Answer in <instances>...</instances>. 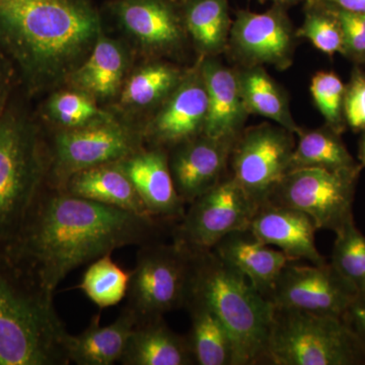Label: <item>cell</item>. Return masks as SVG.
<instances>
[{"instance_id": "cell-41", "label": "cell", "mask_w": 365, "mask_h": 365, "mask_svg": "<svg viewBox=\"0 0 365 365\" xmlns=\"http://www.w3.org/2000/svg\"><path fill=\"white\" fill-rule=\"evenodd\" d=\"M359 143V163L365 168V131L361 132Z\"/></svg>"}, {"instance_id": "cell-36", "label": "cell", "mask_w": 365, "mask_h": 365, "mask_svg": "<svg viewBox=\"0 0 365 365\" xmlns=\"http://www.w3.org/2000/svg\"><path fill=\"white\" fill-rule=\"evenodd\" d=\"M344 117L347 128L355 133L365 131V68L353 66L345 83Z\"/></svg>"}, {"instance_id": "cell-26", "label": "cell", "mask_w": 365, "mask_h": 365, "mask_svg": "<svg viewBox=\"0 0 365 365\" xmlns=\"http://www.w3.org/2000/svg\"><path fill=\"white\" fill-rule=\"evenodd\" d=\"M62 189L95 202L151 217L130 179L118 162L76 173Z\"/></svg>"}, {"instance_id": "cell-28", "label": "cell", "mask_w": 365, "mask_h": 365, "mask_svg": "<svg viewBox=\"0 0 365 365\" xmlns=\"http://www.w3.org/2000/svg\"><path fill=\"white\" fill-rule=\"evenodd\" d=\"M235 68L242 101L249 114L267 118L295 135L299 134L302 127L294 121L290 111L287 91L268 73L265 67Z\"/></svg>"}, {"instance_id": "cell-38", "label": "cell", "mask_w": 365, "mask_h": 365, "mask_svg": "<svg viewBox=\"0 0 365 365\" xmlns=\"http://www.w3.org/2000/svg\"><path fill=\"white\" fill-rule=\"evenodd\" d=\"M343 319L365 345V290L357 292Z\"/></svg>"}, {"instance_id": "cell-11", "label": "cell", "mask_w": 365, "mask_h": 365, "mask_svg": "<svg viewBox=\"0 0 365 365\" xmlns=\"http://www.w3.org/2000/svg\"><path fill=\"white\" fill-rule=\"evenodd\" d=\"M295 134L275 123L248 127L237 136L228 174L256 203L268 202L274 190L289 172Z\"/></svg>"}, {"instance_id": "cell-7", "label": "cell", "mask_w": 365, "mask_h": 365, "mask_svg": "<svg viewBox=\"0 0 365 365\" xmlns=\"http://www.w3.org/2000/svg\"><path fill=\"white\" fill-rule=\"evenodd\" d=\"M101 11L137 61L163 59L189 66L185 61L194 51L182 0H107Z\"/></svg>"}, {"instance_id": "cell-8", "label": "cell", "mask_w": 365, "mask_h": 365, "mask_svg": "<svg viewBox=\"0 0 365 365\" xmlns=\"http://www.w3.org/2000/svg\"><path fill=\"white\" fill-rule=\"evenodd\" d=\"M193 252L182 242L162 240L138 247L126 307L137 322L182 309L188 299Z\"/></svg>"}, {"instance_id": "cell-13", "label": "cell", "mask_w": 365, "mask_h": 365, "mask_svg": "<svg viewBox=\"0 0 365 365\" xmlns=\"http://www.w3.org/2000/svg\"><path fill=\"white\" fill-rule=\"evenodd\" d=\"M287 9L271 4L264 13L249 9L235 13L225 53L234 66H268L284 71L294 64L299 39Z\"/></svg>"}, {"instance_id": "cell-25", "label": "cell", "mask_w": 365, "mask_h": 365, "mask_svg": "<svg viewBox=\"0 0 365 365\" xmlns=\"http://www.w3.org/2000/svg\"><path fill=\"white\" fill-rule=\"evenodd\" d=\"M34 111L47 133L78 130L117 117L83 91L66 86L45 95Z\"/></svg>"}, {"instance_id": "cell-4", "label": "cell", "mask_w": 365, "mask_h": 365, "mask_svg": "<svg viewBox=\"0 0 365 365\" xmlns=\"http://www.w3.org/2000/svg\"><path fill=\"white\" fill-rule=\"evenodd\" d=\"M20 86L0 118V253L20 232L46 186L47 137Z\"/></svg>"}, {"instance_id": "cell-1", "label": "cell", "mask_w": 365, "mask_h": 365, "mask_svg": "<svg viewBox=\"0 0 365 365\" xmlns=\"http://www.w3.org/2000/svg\"><path fill=\"white\" fill-rule=\"evenodd\" d=\"M172 230L148 216L45 186L0 254L54 294L76 269L125 247L160 241Z\"/></svg>"}, {"instance_id": "cell-40", "label": "cell", "mask_w": 365, "mask_h": 365, "mask_svg": "<svg viewBox=\"0 0 365 365\" xmlns=\"http://www.w3.org/2000/svg\"><path fill=\"white\" fill-rule=\"evenodd\" d=\"M260 4H264L266 2H271V4H280L289 9L290 6L299 4L300 2H304V0H258Z\"/></svg>"}, {"instance_id": "cell-16", "label": "cell", "mask_w": 365, "mask_h": 365, "mask_svg": "<svg viewBox=\"0 0 365 365\" xmlns=\"http://www.w3.org/2000/svg\"><path fill=\"white\" fill-rule=\"evenodd\" d=\"M237 138L203 133L168 151L170 174L185 203H191L227 176Z\"/></svg>"}, {"instance_id": "cell-2", "label": "cell", "mask_w": 365, "mask_h": 365, "mask_svg": "<svg viewBox=\"0 0 365 365\" xmlns=\"http://www.w3.org/2000/svg\"><path fill=\"white\" fill-rule=\"evenodd\" d=\"M106 30L93 0H0V51L31 100L66 85Z\"/></svg>"}, {"instance_id": "cell-32", "label": "cell", "mask_w": 365, "mask_h": 365, "mask_svg": "<svg viewBox=\"0 0 365 365\" xmlns=\"http://www.w3.org/2000/svg\"><path fill=\"white\" fill-rule=\"evenodd\" d=\"M299 39L309 41L319 52L332 57L343 54L344 37L338 19L325 2L304 0V21L297 29Z\"/></svg>"}, {"instance_id": "cell-37", "label": "cell", "mask_w": 365, "mask_h": 365, "mask_svg": "<svg viewBox=\"0 0 365 365\" xmlns=\"http://www.w3.org/2000/svg\"><path fill=\"white\" fill-rule=\"evenodd\" d=\"M19 86L18 73L11 59L0 51V118Z\"/></svg>"}, {"instance_id": "cell-14", "label": "cell", "mask_w": 365, "mask_h": 365, "mask_svg": "<svg viewBox=\"0 0 365 365\" xmlns=\"http://www.w3.org/2000/svg\"><path fill=\"white\" fill-rule=\"evenodd\" d=\"M357 292L330 263L302 266L292 262L265 299L275 307L343 319Z\"/></svg>"}, {"instance_id": "cell-21", "label": "cell", "mask_w": 365, "mask_h": 365, "mask_svg": "<svg viewBox=\"0 0 365 365\" xmlns=\"http://www.w3.org/2000/svg\"><path fill=\"white\" fill-rule=\"evenodd\" d=\"M208 109L204 134L215 138L237 137L250 114L240 91L237 68L220 57L201 58Z\"/></svg>"}, {"instance_id": "cell-5", "label": "cell", "mask_w": 365, "mask_h": 365, "mask_svg": "<svg viewBox=\"0 0 365 365\" xmlns=\"http://www.w3.org/2000/svg\"><path fill=\"white\" fill-rule=\"evenodd\" d=\"M192 252L188 297L205 302L227 327L234 342L235 365L264 364L272 304L212 250Z\"/></svg>"}, {"instance_id": "cell-24", "label": "cell", "mask_w": 365, "mask_h": 365, "mask_svg": "<svg viewBox=\"0 0 365 365\" xmlns=\"http://www.w3.org/2000/svg\"><path fill=\"white\" fill-rule=\"evenodd\" d=\"M100 321L101 314H96L83 332L69 335L67 352L71 364L113 365L120 362L136 325V316L124 307L109 325L102 326Z\"/></svg>"}, {"instance_id": "cell-6", "label": "cell", "mask_w": 365, "mask_h": 365, "mask_svg": "<svg viewBox=\"0 0 365 365\" xmlns=\"http://www.w3.org/2000/svg\"><path fill=\"white\" fill-rule=\"evenodd\" d=\"M268 365H365V345L342 318L273 307Z\"/></svg>"}, {"instance_id": "cell-10", "label": "cell", "mask_w": 365, "mask_h": 365, "mask_svg": "<svg viewBox=\"0 0 365 365\" xmlns=\"http://www.w3.org/2000/svg\"><path fill=\"white\" fill-rule=\"evenodd\" d=\"M361 170H292L274 190L267 203L297 209L309 215L318 230L337 232L353 220V200Z\"/></svg>"}, {"instance_id": "cell-12", "label": "cell", "mask_w": 365, "mask_h": 365, "mask_svg": "<svg viewBox=\"0 0 365 365\" xmlns=\"http://www.w3.org/2000/svg\"><path fill=\"white\" fill-rule=\"evenodd\" d=\"M258 206L227 174L189 204L172 237L193 251H210L223 237L249 230Z\"/></svg>"}, {"instance_id": "cell-22", "label": "cell", "mask_w": 365, "mask_h": 365, "mask_svg": "<svg viewBox=\"0 0 365 365\" xmlns=\"http://www.w3.org/2000/svg\"><path fill=\"white\" fill-rule=\"evenodd\" d=\"M212 251L246 276L264 297L270 292L285 266L297 262L282 251L270 248L259 241L250 230L227 235Z\"/></svg>"}, {"instance_id": "cell-30", "label": "cell", "mask_w": 365, "mask_h": 365, "mask_svg": "<svg viewBox=\"0 0 365 365\" xmlns=\"http://www.w3.org/2000/svg\"><path fill=\"white\" fill-rule=\"evenodd\" d=\"M297 135L299 140L290 158L289 172L307 168L333 170L364 169L346 148L342 135L326 124L317 129L302 128Z\"/></svg>"}, {"instance_id": "cell-9", "label": "cell", "mask_w": 365, "mask_h": 365, "mask_svg": "<svg viewBox=\"0 0 365 365\" xmlns=\"http://www.w3.org/2000/svg\"><path fill=\"white\" fill-rule=\"evenodd\" d=\"M45 133L49 155L46 186L54 189L63 188L76 173L119 162L145 146L140 127L119 117L78 130Z\"/></svg>"}, {"instance_id": "cell-20", "label": "cell", "mask_w": 365, "mask_h": 365, "mask_svg": "<svg viewBox=\"0 0 365 365\" xmlns=\"http://www.w3.org/2000/svg\"><path fill=\"white\" fill-rule=\"evenodd\" d=\"M257 240L280 249L290 258L304 259L314 265L326 264L316 246V225L297 209L267 203L257 209L249 228Z\"/></svg>"}, {"instance_id": "cell-18", "label": "cell", "mask_w": 365, "mask_h": 365, "mask_svg": "<svg viewBox=\"0 0 365 365\" xmlns=\"http://www.w3.org/2000/svg\"><path fill=\"white\" fill-rule=\"evenodd\" d=\"M189 66L170 60H138L108 109L120 119L140 127L176 90Z\"/></svg>"}, {"instance_id": "cell-3", "label": "cell", "mask_w": 365, "mask_h": 365, "mask_svg": "<svg viewBox=\"0 0 365 365\" xmlns=\"http://www.w3.org/2000/svg\"><path fill=\"white\" fill-rule=\"evenodd\" d=\"M54 294L0 254V365H68Z\"/></svg>"}, {"instance_id": "cell-27", "label": "cell", "mask_w": 365, "mask_h": 365, "mask_svg": "<svg viewBox=\"0 0 365 365\" xmlns=\"http://www.w3.org/2000/svg\"><path fill=\"white\" fill-rule=\"evenodd\" d=\"M185 26L195 58L227 51L232 19L228 0H182Z\"/></svg>"}, {"instance_id": "cell-35", "label": "cell", "mask_w": 365, "mask_h": 365, "mask_svg": "<svg viewBox=\"0 0 365 365\" xmlns=\"http://www.w3.org/2000/svg\"><path fill=\"white\" fill-rule=\"evenodd\" d=\"M325 4L330 7L342 28L344 37L342 56L352 62L353 66L365 68V14L351 13Z\"/></svg>"}, {"instance_id": "cell-29", "label": "cell", "mask_w": 365, "mask_h": 365, "mask_svg": "<svg viewBox=\"0 0 365 365\" xmlns=\"http://www.w3.org/2000/svg\"><path fill=\"white\" fill-rule=\"evenodd\" d=\"M184 309L188 311L191 328L187 337L196 365H235L232 336L202 300L188 297Z\"/></svg>"}, {"instance_id": "cell-31", "label": "cell", "mask_w": 365, "mask_h": 365, "mask_svg": "<svg viewBox=\"0 0 365 365\" xmlns=\"http://www.w3.org/2000/svg\"><path fill=\"white\" fill-rule=\"evenodd\" d=\"M131 274L113 260L112 254L104 255L88 264L78 288L98 309H108L127 297Z\"/></svg>"}, {"instance_id": "cell-33", "label": "cell", "mask_w": 365, "mask_h": 365, "mask_svg": "<svg viewBox=\"0 0 365 365\" xmlns=\"http://www.w3.org/2000/svg\"><path fill=\"white\" fill-rule=\"evenodd\" d=\"M336 234L331 265L356 288L365 290V237L354 220L346 223Z\"/></svg>"}, {"instance_id": "cell-39", "label": "cell", "mask_w": 365, "mask_h": 365, "mask_svg": "<svg viewBox=\"0 0 365 365\" xmlns=\"http://www.w3.org/2000/svg\"><path fill=\"white\" fill-rule=\"evenodd\" d=\"M351 13L365 14V0H319Z\"/></svg>"}, {"instance_id": "cell-34", "label": "cell", "mask_w": 365, "mask_h": 365, "mask_svg": "<svg viewBox=\"0 0 365 365\" xmlns=\"http://www.w3.org/2000/svg\"><path fill=\"white\" fill-rule=\"evenodd\" d=\"M309 91L327 126L342 135L347 129L344 117L345 83L342 79L335 71L316 72Z\"/></svg>"}, {"instance_id": "cell-17", "label": "cell", "mask_w": 365, "mask_h": 365, "mask_svg": "<svg viewBox=\"0 0 365 365\" xmlns=\"http://www.w3.org/2000/svg\"><path fill=\"white\" fill-rule=\"evenodd\" d=\"M118 163L151 217L172 227L181 222L187 204L178 194L167 150L145 145Z\"/></svg>"}, {"instance_id": "cell-19", "label": "cell", "mask_w": 365, "mask_h": 365, "mask_svg": "<svg viewBox=\"0 0 365 365\" xmlns=\"http://www.w3.org/2000/svg\"><path fill=\"white\" fill-rule=\"evenodd\" d=\"M137 58L123 40L107 30L101 34L88 58L72 72L66 85L83 91L109 108L116 101Z\"/></svg>"}, {"instance_id": "cell-23", "label": "cell", "mask_w": 365, "mask_h": 365, "mask_svg": "<svg viewBox=\"0 0 365 365\" xmlns=\"http://www.w3.org/2000/svg\"><path fill=\"white\" fill-rule=\"evenodd\" d=\"M122 365H194L187 336L173 331L163 317L143 319L132 331Z\"/></svg>"}, {"instance_id": "cell-15", "label": "cell", "mask_w": 365, "mask_h": 365, "mask_svg": "<svg viewBox=\"0 0 365 365\" xmlns=\"http://www.w3.org/2000/svg\"><path fill=\"white\" fill-rule=\"evenodd\" d=\"M207 109L201 58L197 57L176 90L141 123L144 143L169 151L201 135Z\"/></svg>"}]
</instances>
